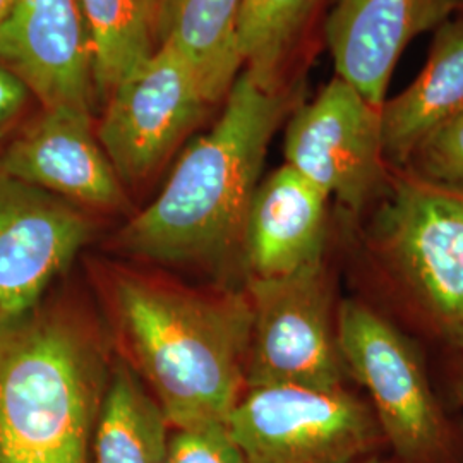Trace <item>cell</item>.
<instances>
[{"label": "cell", "instance_id": "cell-24", "mask_svg": "<svg viewBox=\"0 0 463 463\" xmlns=\"http://www.w3.org/2000/svg\"><path fill=\"white\" fill-rule=\"evenodd\" d=\"M16 0H0V21L9 13V9L14 5Z\"/></svg>", "mask_w": 463, "mask_h": 463}, {"label": "cell", "instance_id": "cell-1", "mask_svg": "<svg viewBox=\"0 0 463 463\" xmlns=\"http://www.w3.org/2000/svg\"><path fill=\"white\" fill-rule=\"evenodd\" d=\"M223 101L213 128L187 146L160 194L118 233V244L134 256L213 265L242 250L266 151L296 109V93L241 71Z\"/></svg>", "mask_w": 463, "mask_h": 463}, {"label": "cell", "instance_id": "cell-21", "mask_svg": "<svg viewBox=\"0 0 463 463\" xmlns=\"http://www.w3.org/2000/svg\"><path fill=\"white\" fill-rule=\"evenodd\" d=\"M165 463H248L232 438L227 422L174 430L168 436Z\"/></svg>", "mask_w": 463, "mask_h": 463}, {"label": "cell", "instance_id": "cell-7", "mask_svg": "<svg viewBox=\"0 0 463 463\" xmlns=\"http://www.w3.org/2000/svg\"><path fill=\"white\" fill-rule=\"evenodd\" d=\"M227 428L248 463H359L384 443L371 405L347 388H248Z\"/></svg>", "mask_w": 463, "mask_h": 463}, {"label": "cell", "instance_id": "cell-13", "mask_svg": "<svg viewBox=\"0 0 463 463\" xmlns=\"http://www.w3.org/2000/svg\"><path fill=\"white\" fill-rule=\"evenodd\" d=\"M455 9L460 0H335L325 36L336 76L383 107L403 50Z\"/></svg>", "mask_w": 463, "mask_h": 463}, {"label": "cell", "instance_id": "cell-26", "mask_svg": "<svg viewBox=\"0 0 463 463\" xmlns=\"http://www.w3.org/2000/svg\"><path fill=\"white\" fill-rule=\"evenodd\" d=\"M460 7H463V0H460Z\"/></svg>", "mask_w": 463, "mask_h": 463}, {"label": "cell", "instance_id": "cell-15", "mask_svg": "<svg viewBox=\"0 0 463 463\" xmlns=\"http://www.w3.org/2000/svg\"><path fill=\"white\" fill-rule=\"evenodd\" d=\"M463 109V17L443 23L414 83L381 107L384 160L407 164L417 143Z\"/></svg>", "mask_w": 463, "mask_h": 463}, {"label": "cell", "instance_id": "cell-25", "mask_svg": "<svg viewBox=\"0 0 463 463\" xmlns=\"http://www.w3.org/2000/svg\"><path fill=\"white\" fill-rule=\"evenodd\" d=\"M359 463H395L393 460H384V458H380V457H369V458H365L363 462Z\"/></svg>", "mask_w": 463, "mask_h": 463}, {"label": "cell", "instance_id": "cell-14", "mask_svg": "<svg viewBox=\"0 0 463 463\" xmlns=\"http://www.w3.org/2000/svg\"><path fill=\"white\" fill-rule=\"evenodd\" d=\"M328 199L285 164L258 184L242 235L249 279L285 277L321 261Z\"/></svg>", "mask_w": 463, "mask_h": 463}, {"label": "cell", "instance_id": "cell-23", "mask_svg": "<svg viewBox=\"0 0 463 463\" xmlns=\"http://www.w3.org/2000/svg\"><path fill=\"white\" fill-rule=\"evenodd\" d=\"M453 386H455V395H457L458 402H460V405L463 407V355L460 357V363L457 365V373H455Z\"/></svg>", "mask_w": 463, "mask_h": 463}, {"label": "cell", "instance_id": "cell-12", "mask_svg": "<svg viewBox=\"0 0 463 463\" xmlns=\"http://www.w3.org/2000/svg\"><path fill=\"white\" fill-rule=\"evenodd\" d=\"M0 172L86 212L116 213L128 204L88 110H42L2 151Z\"/></svg>", "mask_w": 463, "mask_h": 463}, {"label": "cell", "instance_id": "cell-10", "mask_svg": "<svg viewBox=\"0 0 463 463\" xmlns=\"http://www.w3.org/2000/svg\"><path fill=\"white\" fill-rule=\"evenodd\" d=\"M93 232L83 208L0 172V326L40 306Z\"/></svg>", "mask_w": 463, "mask_h": 463}, {"label": "cell", "instance_id": "cell-16", "mask_svg": "<svg viewBox=\"0 0 463 463\" xmlns=\"http://www.w3.org/2000/svg\"><path fill=\"white\" fill-rule=\"evenodd\" d=\"M244 0H164L160 42L181 50L212 105L223 101L242 71L237 23Z\"/></svg>", "mask_w": 463, "mask_h": 463}, {"label": "cell", "instance_id": "cell-3", "mask_svg": "<svg viewBox=\"0 0 463 463\" xmlns=\"http://www.w3.org/2000/svg\"><path fill=\"white\" fill-rule=\"evenodd\" d=\"M110 371L76 309L38 306L0 326V463H91Z\"/></svg>", "mask_w": 463, "mask_h": 463}, {"label": "cell", "instance_id": "cell-19", "mask_svg": "<svg viewBox=\"0 0 463 463\" xmlns=\"http://www.w3.org/2000/svg\"><path fill=\"white\" fill-rule=\"evenodd\" d=\"M321 0H244L237 23L242 71L265 86H280L281 69Z\"/></svg>", "mask_w": 463, "mask_h": 463}, {"label": "cell", "instance_id": "cell-5", "mask_svg": "<svg viewBox=\"0 0 463 463\" xmlns=\"http://www.w3.org/2000/svg\"><path fill=\"white\" fill-rule=\"evenodd\" d=\"M373 244L430 326L463 347V194L415 177L398 181L376 216Z\"/></svg>", "mask_w": 463, "mask_h": 463}, {"label": "cell", "instance_id": "cell-4", "mask_svg": "<svg viewBox=\"0 0 463 463\" xmlns=\"http://www.w3.org/2000/svg\"><path fill=\"white\" fill-rule=\"evenodd\" d=\"M338 342L348 374L367 390L393 462L457 463L453 430L414 342L359 300L340 306Z\"/></svg>", "mask_w": 463, "mask_h": 463}, {"label": "cell", "instance_id": "cell-2", "mask_svg": "<svg viewBox=\"0 0 463 463\" xmlns=\"http://www.w3.org/2000/svg\"><path fill=\"white\" fill-rule=\"evenodd\" d=\"M109 298L122 342L170 428L227 422L246 392L248 294L201 292L116 269Z\"/></svg>", "mask_w": 463, "mask_h": 463}, {"label": "cell", "instance_id": "cell-22", "mask_svg": "<svg viewBox=\"0 0 463 463\" xmlns=\"http://www.w3.org/2000/svg\"><path fill=\"white\" fill-rule=\"evenodd\" d=\"M30 97L28 88L0 67V143L14 128Z\"/></svg>", "mask_w": 463, "mask_h": 463}, {"label": "cell", "instance_id": "cell-18", "mask_svg": "<svg viewBox=\"0 0 463 463\" xmlns=\"http://www.w3.org/2000/svg\"><path fill=\"white\" fill-rule=\"evenodd\" d=\"M93 50L97 99L146 62L160 45L164 0H78Z\"/></svg>", "mask_w": 463, "mask_h": 463}, {"label": "cell", "instance_id": "cell-11", "mask_svg": "<svg viewBox=\"0 0 463 463\" xmlns=\"http://www.w3.org/2000/svg\"><path fill=\"white\" fill-rule=\"evenodd\" d=\"M0 67L42 110L93 112V50L78 0H16L0 21Z\"/></svg>", "mask_w": 463, "mask_h": 463}, {"label": "cell", "instance_id": "cell-6", "mask_svg": "<svg viewBox=\"0 0 463 463\" xmlns=\"http://www.w3.org/2000/svg\"><path fill=\"white\" fill-rule=\"evenodd\" d=\"M250 340L246 390L258 386L345 388L338 313L325 261L277 279H249Z\"/></svg>", "mask_w": 463, "mask_h": 463}, {"label": "cell", "instance_id": "cell-20", "mask_svg": "<svg viewBox=\"0 0 463 463\" xmlns=\"http://www.w3.org/2000/svg\"><path fill=\"white\" fill-rule=\"evenodd\" d=\"M405 165L417 181L463 194V109L430 129Z\"/></svg>", "mask_w": 463, "mask_h": 463}, {"label": "cell", "instance_id": "cell-8", "mask_svg": "<svg viewBox=\"0 0 463 463\" xmlns=\"http://www.w3.org/2000/svg\"><path fill=\"white\" fill-rule=\"evenodd\" d=\"M101 105L97 136L124 185L148 181L212 107L196 71L170 42H160Z\"/></svg>", "mask_w": 463, "mask_h": 463}, {"label": "cell", "instance_id": "cell-9", "mask_svg": "<svg viewBox=\"0 0 463 463\" xmlns=\"http://www.w3.org/2000/svg\"><path fill=\"white\" fill-rule=\"evenodd\" d=\"M285 165L359 213L386 184L381 107L338 76L287 118Z\"/></svg>", "mask_w": 463, "mask_h": 463}, {"label": "cell", "instance_id": "cell-17", "mask_svg": "<svg viewBox=\"0 0 463 463\" xmlns=\"http://www.w3.org/2000/svg\"><path fill=\"white\" fill-rule=\"evenodd\" d=\"M168 420L141 381L116 364L99 407L91 463H165Z\"/></svg>", "mask_w": 463, "mask_h": 463}]
</instances>
